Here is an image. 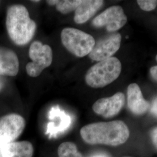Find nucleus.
Here are the masks:
<instances>
[{"label":"nucleus","mask_w":157,"mask_h":157,"mask_svg":"<svg viewBox=\"0 0 157 157\" xmlns=\"http://www.w3.org/2000/svg\"><path fill=\"white\" fill-rule=\"evenodd\" d=\"M80 134L88 144L118 146L128 140L130 132L123 121L118 120L88 124L81 128Z\"/></svg>","instance_id":"nucleus-1"},{"label":"nucleus","mask_w":157,"mask_h":157,"mask_svg":"<svg viewBox=\"0 0 157 157\" xmlns=\"http://www.w3.org/2000/svg\"><path fill=\"white\" fill-rule=\"evenodd\" d=\"M6 28L10 39L15 44L25 45L33 37L37 26L30 18L26 7L17 4L8 9Z\"/></svg>","instance_id":"nucleus-2"},{"label":"nucleus","mask_w":157,"mask_h":157,"mask_svg":"<svg viewBox=\"0 0 157 157\" xmlns=\"http://www.w3.org/2000/svg\"><path fill=\"white\" fill-rule=\"evenodd\" d=\"M121 70L120 61L117 58L112 56L90 67L85 75V81L91 87H104L118 78Z\"/></svg>","instance_id":"nucleus-3"},{"label":"nucleus","mask_w":157,"mask_h":157,"mask_svg":"<svg viewBox=\"0 0 157 157\" xmlns=\"http://www.w3.org/2000/svg\"><path fill=\"white\" fill-rule=\"evenodd\" d=\"M61 38L65 48L78 57L89 55L95 45V40L91 35L78 29H63Z\"/></svg>","instance_id":"nucleus-4"},{"label":"nucleus","mask_w":157,"mask_h":157,"mask_svg":"<svg viewBox=\"0 0 157 157\" xmlns=\"http://www.w3.org/2000/svg\"><path fill=\"white\" fill-rule=\"evenodd\" d=\"M29 56L32 62L26 66L29 76H39L47 67H50L53 60V53L50 46L43 44L39 41H34L30 46Z\"/></svg>","instance_id":"nucleus-5"},{"label":"nucleus","mask_w":157,"mask_h":157,"mask_svg":"<svg viewBox=\"0 0 157 157\" xmlns=\"http://www.w3.org/2000/svg\"><path fill=\"white\" fill-rule=\"evenodd\" d=\"M25 126V119L17 113H10L0 118V148L17 139Z\"/></svg>","instance_id":"nucleus-6"},{"label":"nucleus","mask_w":157,"mask_h":157,"mask_svg":"<svg viewBox=\"0 0 157 157\" xmlns=\"http://www.w3.org/2000/svg\"><path fill=\"white\" fill-rule=\"evenodd\" d=\"M127 22V17L124 10L120 6H112L108 8L104 11L93 20L92 24L96 28L105 27L111 33L122 28Z\"/></svg>","instance_id":"nucleus-7"},{"label":"nucleus","mask_w":157,"mask_h":157,"mask_svg":"<svg viewBox=\"0 0 157 157\" xmlns=\"http://www.w3.org/2000/svg\"><path fill=\"white\" fill-rule=\"evenodd\" d=\"M122 36L119 33H112L102 37L95 43L89 54L90 58L100 62L112 57L121 47Z\"/></svg>","instance_id":"nucleus-8"},{"label":"nucleus","mask_w":157,"mask_h":157,"mask_svg":"<svg viewBox=\"0 0 157 157\" xmlns=\"http://www.w3.org/2000/svg\"><path fill=\"white\" fill-rule=\"evenodd\" d=\"M124 102V93L118 92L111 97L100 98L95 101L92 108L96 114L104 118H112L121 111Z\"/></svg>","instance_id":"nucleus-9"},{"label":"nucleus","mask_w":157,"mask_h":157,"mask_svg":"<svg viewBox=\"0 0 157 157\" xmlns=\"http://www.w3.org/2000/svg\"><path fill=\"white\" fill-rule=\"evenodd\" d=\"M128 106L135 115H140L146 113L150 108V103L144 98L138 84H130L127 90Z\"/></svg>","instance_id":"nucleus-10"},{"label":"nucleus","mask_w":157,"mask_h":157,"mask_svg":"<svg viewBox=\"0 0 157 157\" xmlns=\"http://www.w3.org/2000/svg\"><path fill=\"white\" fill-rule=\"evenodd\" d=\"M19 69V61L17 54L9 48H0V76H15Z\"/></svg>","instance_id":"nucleus-11"},{"label":"nucleus","mask_w":157,"mask_h":157,"mask_svg":"<svg viewBox=\"0 0 157 157\" xmlns=\"http://www.w3.org/2000/svg\"><path fill=\"white\" fill-rule=\"evenodd\" d=\"M104 4L101 0H84L75 11L74 21L77 24H83L93 17Z\"/></svg>","instance_id":"nucleus-12"},{"label":"nucleus","mask_w":157,"mask_h":157,"mask_svg":"<svg viewBox=\"0 0 157 157\" xmlns=\"http://www.w3.org/2000/svg\"><path fill=\"white\" fill-rule=\"evenodd\" d=\"M34 147L28 141H13L1 147V157H33Z\"/></svg>","instance_id":"nucleus-13"},{"label":"nucleus","mask_w":157,"mask_h":157,"mask_svg":"<svg viewBox=\"0 0 157 157\" xmlns=\"http://www.w3.org/2000/svg\"><path fill=\"white\" fill-rule=\"evenodd\" d=\"M57 152L58 157H83L76 145L70 141L62 143L58 146Z\"/></svg>","instance_id":"nucleus-14"},{"label":"nucleus","mask_w":157,"mask_h":157,"mask_svg":"<svg viewBox=\"0 0 157 157\" xmlns=\"http://www.w3.org/2000/svg\"><path fill=\"white\" fill-rule=\"evenodd\" d=\"M82 0H61L56 4V9L62 14H67L72 11H75L80 4Z\"/></svg>","instance_id":"nucleus-15"},{"label":"nucleus","mask_w":157,"mask_h":157,"mask_svg":"<svg viewBox=\"0 0 157 157\" xmlns=\"http://www.w3.org/2000/svg\"><path fill=\"white\" fill-rule=\"evenodd\" d=\"M141 9L144 11H151L157 6V1L154 0H139L137 1Z\"/></svg>","instance_id":"nucleus-16"},{"label":"nucleus","mask_w":157,"mask_h":157,"mask_svg":"<svg viewBox=\"0 0 157 157\" xmlns=\"http://www.w3.org/2000/svg\"><path fill=\"white\" fill-rule=\"evenodd\" d=\"M150 109L152 114L157 117V96L154 99Z\"/></svg>","instance_id":"nucleus-17"},{"label":"nucleus","mask_w":157,"mask_h":157,"mask_svg":"<svg viewBox=\"0 0 157 157\" xmlns=\"http://www.w3.org/2000/svg\"><path fill=\"white\" fill-rule=\"evenodd\" d=\"M150 136L154 146L157 148V127L152 130Z\"/></svg>","instance_id":"nucleus-18"},{"label":"nucleus","mask_w":157,"mask_h":157,"mask_svg":"<svg viewBox=\"0 0 157 157\" xmlns=\"http://www.w3.org/2000/svg\"><path fill=\"white\" fill-rule=\"evenodd\" d=\"M155 59L157 61V55L155 57ZM150 72V74H151L152 78H154L155 80L157 81V65L151 67Z\"/></svg>","instance_id":"nucleus-19"},{"label":"nucleus","mask_w":157,"mask_h":157,"mask_svg":"<svg viewBox=\"0 0 157 157\" xmlns=\"http://www.w3.org/2000/svg\"><path fill=\"white\" fill-rule=\"evenodd\" d=\"M89 157H111L110 155L104 152H98L94 153Z\"/></svg>","instance_id":"nucleus-20"},{"label":"nucleus","mask_w":157,"mask_h":157,"mask_svg":"<svg viewBox=\"0 0 157 157\" xmlns=\"http://www.w3.org/2000/svg\"><path fill=\"white\" fill-rule=\"evenodd\" d=\"M58 1L59 0H49V1H47V2L50 6H56Z\"/></svg>","instance_id":"nucleus-21"},{"label":"nucleus","mask_w":157,"mask_h":157,"mask_svg":"<svg viewBox=\"0 0 157 157\" xmlns=\"http://www.w3.org/2000/svg\"><path fill=\"white\" fill-rule=\"evenodd\" d=\"M3 87H4V84H3V83L1 80V79L0 78V92L1 91V90H2Z\"/></svg>","instance_id":"nucleus-22"},{"label":"nucleus","mask_w":157,"mask_h":157,"mask_svg":"<svg viewBox=\"0 0 157 157\" xmlns=\"http://www.w3.org/2000/svg\"><path fill=\"white\" fill-rule=\"evenodd\" d=\"M0 157H1V148H0Z\"/></svg>","instance_id":"nucleus-23"},{"label":"nucleus","mask_w":157,"mask_h":157,"mask_svg":"<svg viewBox=\"0 0 157 157\" xmlns=\"http://www.w3.org/2000/svg\"><path fill=\"white\" fill-rule=\"evenodd\" d=\"M40 1H32V2H39Z\"/></svg>","instance_id":"nucleus-24"},{"label":"nucleus","mask_w":157,"mask_h":157,"mask_svg":"<svg viewBox=\"0 0 157 157\" xmlns=\"http://www.w3.org/2000/svg\"></svg>","instance_id":"nucleus-25"}]
</instances>
